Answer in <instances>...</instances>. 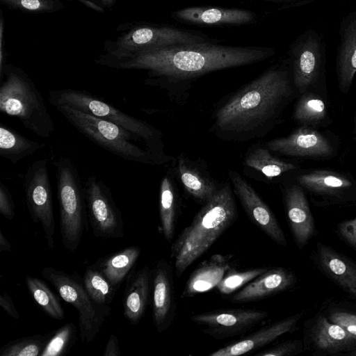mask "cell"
<instances>
[{
	"mask_svg": "<svg viewBox=\"0 0 356 356\" xmlns=\"http://www.w3.org/2000/svg\"><path fill=\"white\" fill-rule=\"evenodd\" d=\"M152 274L147 266L131 271L126 279L122 300L123 314L132 325L144 316L148 303Z\"/></svg>",
	"mask_w": 356,
	"mask_h": 356,
	"instance_id": "cell-22",
	"label": "cell"
},
{
	"mask_svg": "<svg viewBox=\"0 0 356 356\" xmlns=\"http://www.w3.org/2000/svg\"><path fill=\"white\" fill-rule=\"evenodd\" d=\"M171 17L195 25H245L254 23L256 14L248 10L210 6H192L175 10Z\"/></svg>",
	"mask_w": 356,
	"mask_h": 356,
	"instance_id": "cell-18",
	"label": "cell"
},
{
	"mask_svg": "<svg viewBox=\"0 0 356 356\" xmlns=\"http://www.w3.org/2000/svg\"><path fill=\"white\" fill-rule=\"evenodd\" d=\"M300 318V315L288 317L267 325L246 337L225 346L211 353L210 356H238L250 353L291 331Z\"/></svg>",
	"mask_w": 356,
	"mask_h": 356,
	"instance_id": "cell-19",
	"label": "cell"
},
{
	"mask_svg": "<svg viewBox=\"0 0 356 356\" xmlns=\"http://www.w3.org/2000/svg\"><path fill=\"white\" fill-rule=\"evenodd\" d=\"M356 339L341 326L321 318L314 332L316 345L323 350L338 348Z\"/></svg>",
	"mask_w": 356,
	"mask_h": 356,
	"instance_id": "cell-34",
	"label": "cell"
},
{
	"mask_svg": "<svg viewBox=\"0 0 356 356\" xmlns=\"http://www.w3.org/2000/svg\"><path fill=\"white\" fill-rule=\"evenodd\" d=\"M88 218L93 235L102 239L124 236V220L110 188L95 175L83 184Z\"/></svg>",
	"mask_w": 356,
	"mask_h": 356,
	"instance_id": "cell-11",
	"label": "cell"
},
{
	"mask_svg": "<svg viewBox=\"0 0 356 356\" xmlns=\"http://www.w3.org/2000/svg\"><path fill=\"white\" fill-rule=\"evenodd\" d=\"M296 350L293 342H285L274 347L262 350L257 354L259 356H284L291 355Z\"/></svg>",
	"mask_w": 356,
	"mask_h": 356,
	"instance_id": "cell-41",
	"label": "cell"
},
{
	"mask_svg": "<svg viewBox=\"0 0 356 356\" xmlns=\"http://www.w3.org/2000/svg\"><path fill=\"white\" fill-rule=\"evenodd\" d=\"M215 41L217 40L193 30L168 26H143L122 35L107 56L117 58L153 48Z\"/></svg>",
	"mask_w": 356,
	"mask_h": 356,
	"instance_id": "cell-10",
	"label": "cell"
},
{
	"mask_svg": "<svg viewBox=\"0 0 356 356\" xmlns=\"http://www.w3.org/2000/svg\"><path fill=\"white\" fill-rule=\"evenodd\" d=\"M76 337L74 324H65L49 338L40 356H60L65 354L74 345Z\"/></svg>",
	"mask_w": 356,
	"mask_h": 356,
	"instance_id": "cell-36",
	"label": "cell"
},
{
	"mask_svg": "<svg viewBox=\"0 0 356 356\" xmlns=\"http://www.w3.org/2000/svg\"><path fill=\"white\" fill-rule=\"evenodd\" d=\"M152 279V318L159 333L167 330L176 314L172 271L163 259L158 261L151 272Z\"/></svg>",
	"mask_w": 356,
	"mask_h": 356,
	"instance_id": "cell-16",
	"label": "cell"
},
{
	"mask_svg": "<svg viewBox=\"0 0 356 356\" xmlns=\"http://www.w3.org/2000/svg\"><path fill=\"white\" fill-rule=\"evenodd\" d=\"M140 254V248L131 245L99 259L94 264L116 288L126 280Z\"/></svg>",
	"mask_w": 356,
	"mask_h": 356,
	"instance_id": "cell-27",
	"label": "cell"
},
{
	"mask_svg": "<svg viewBox=\"0 0 356 356\" xmlns=\"http://www.w3.org/2000/svg\"><path fill=\"white\" fill-rule=\"evenodd\" d=\"M284 200L294 238L302 246L314 232V220L302 188L299 184L286 188Z\"/></svg>",
	"mask_w": 356,
	"mask_h": 356,
	"instance_id": "cell-24",
	"label": "cell"
},
{
	"mask_svg": "<svg viewBox=\"0 0 356 356\" xmlns=\"http://www.w3.org/2000/svg\"><path fill=\"white\" fill-rule=\"evenodd\" d=\"M268 270L267 268H254L245 270H238L232 267L216 286L222 294L228 295L245 286L258 275Z\"/></svg>",
	"mask_w": 356,
	"mask_h": 356,
	"instance_id": "cell-37",
	"label": "cell"
},
{
	"mask_svg": "<svg viewBox=\"0 0 356 356\" xmlns=\"http://www.w3.org/2000/svg\"><path fill=\"white\" fill-rule=\"evenodd\" d=\"M243 166L264 178L265 181H273L281 175L294 170L297 166L275 156L266 145L257 144L245 153Z\"/></svg>",
	"mask_w": 356,
	"mask_h": 356,
	"instance_id": "cell-25",
	"label": "cell"
},
{
	"mask_svg": "<svg viewBox=\"0 0 356 356\" xmlns=\"http://www.w3.org/2000/svg\"><path fill=\"white\" fill-rule=\"evenodd\" d=\"M327 115L325 102L318 95L304 92L297 102L293 112V119L305 126L321 123Z\"/></svg>",
	"mask_w": 356,
	"mask_h": 356,
	"instance_id": "cell-33",
	"label": "cell"
},
{
	"mask_svg": "<svg viewBox=\"0 0 356 356\" xmlns=\"http://www.w3.org/2000/svg\"><path fill=\"white\" fill-rule=\"evenodd\" d=\"M336 70L339 88L347 93L356 74V13L347 16L340 31Z\"/></svg>",
	"mask_w": 356,
	"mask_h": 356,
	"instance_id": "cell-20",
	"label": "cell"
},
{
	"mask_svg": "<svg viewBox=\"0 0 356 356\" xmlns=\"http://www.w3.org/2000/svg\"><path fill=\"white\" fill-rule=\"evenodd\" d=\"M0 213L11 220L15 216V203L8 187L0 181Z\"/></svg>",
	"mask_w": 356,
	"mask_h": 356,
	"instance_id": "cell-39",
	"label": "cell"
},
{
	"mask_svg": "<svg viewBox=\"0 0 356 356\" xmlns=\"http://www.w3.org/2000/svg\"><path fill=\"white\" fill-rule=\"evenodd\" d=\"M45 145L30 140L12 128L0 124V156L15 165L33 155Z\"/></svg>",
	"mask_w": 356,
	"mask_h": 356,
	"instance_id": "cell-29",
	"label": "cell"
},
{
	"mask_svg": "<svg viewBox=\"0 0 356 356\" xmlns=\"http://www.w3.org/2000/svg\"><path fill=\"white\" fill-rule=\"evenodd\" d=\"M330 319L356 337V314L347 312H334Z\"/></svg>",
	"mask_w": 356,
	"mask_h": 356,
	"instance_id": "cell-40",
	"label": "cell"
},
{
	"mask_svg": "<svg viewBox=\"0 0 356 356\" xmlns=\"http://www.w3.org/2000/svg\"><path fill=\"white\" fill-rule=\"evenodd\" d=\"M12 248L11 244L7 238L3 235L1 229L0 230V252H10Z\"/></svg>",
	"mask_w": 356,
	"mask_h": 356,
	"instance_id": "cell-45",
	"label": "cell"
},
{
	"mask_svg": "<svg viewBox=\"0 0 356 356\" xmlns=\"http://www.w3.org/2000/svg\"><path fill=\"white\" fill-rule=\"evenodd\" d=\"M25 283L32 298L44 313L56 320L64 319L65 313L59 300L44 282L26 275Z\"/></svg>",
	"mask_w": 356,
	"mask_h": 356,
	"instance_id": "cell-31",
	"label": "cell"
},
{
	"mask_svg": "<svg viewBox=\"0 0 356 356\" xmlns=\"http://www.w3.org/2000/svg\"><path fill=\"white\" fill-rule=\"evenodd\" d=\"M40 273L53 285L63 300L77 310L82 341H92L111 314L110 305L94 302L83 286V279L76 272L69 274L53 267H44Z\"/></svg>",
	"mask_w": 356,
	"mask_h": 356,
	"instance_id": "cell-8",
	"label": "cell"
},
{
	"mask_svg": "<svg viewBox=\"0 0 356 356\" xmlns=\"http://www.w3.org/2000/svg\"><path fill=\"white\" fill-rule=\"evenodd\" d=\"M27 209L33 221L41 225L49 249L54 248L55 220L48 161H33L23 175Z\"/></svg>",
	"mask_w": 356,
	"mask_h": 356,
	"instance_id": "cell-9",
	"label": "cell"
},
{
	"mask_svg": "<svg viewBox=\"0 0 356 356\" xmlns=\"http://www.w3.org/2000/svg\"><path fill=\"white\" fill-rule=\"evenodd\" d=\"M0 306L10 317L14 319H18L19 318V315L13 299L6 293H3L0 296Z\"/></svg>",
	"mask_w": 356,
	"mask_h": 356,
	"instance_id": "cell-43",
	"label": "cell"
},
{
	"mask_svg": "<svg viewBox=\"0 0 356 356\" xmlns=\"http://www.w3.org/2000/svg\"><path fill=\"white\" fill-rule=\"evenodd\" d=\"M59 206L60 232L65 248L74 252L87 227V206L79 172L67 156L55 162Z\"/></svg>",
	"mask_w": 356,
	"mask_h": 356,
	"instance_id": "cell-7",
	"label": "cell"
},
{
	"mask_svg": "<svg viewBox=\"0 0 356 356\" xmlns=\"http://www.w3.org/2000/svg\"><path fill=\"white\" fill-rule=\"evenodd\" d=\"M0 86V111L17 118L27 129L49 138L55 127L45 101L34 82L20 68L5 65Z\"/></svg>",
	"mask_w": 356,
	"mask_h": 356,
	"instance_id": "cell-4",
	"label": "cell"
},
{
	"mask_svg": "<svg viewBox=\"0 0 356 356\" xmlns=\"http://www.w3.org/2000/svg\"><path fill=\"white\" fill-rule=\"evenodd\" d=\"M175 171L185 191L200 203L204 204L211 198L220 185L211 176L204 161L193 160L184 153L178 155Z\"/></svg>",
	"mask_w": 356,
	"mask_h": 356,
	"instance_id": "cell-17",
	"label": "cell"
},
{
	"mask_svg": "<svg viewBox=\"0 0 356 356\" xmlns=\"http://www.w3.org/2000/svg\"><path fill=\"white\" fill-rule=\"evenodd\" d=\"M325 270L349 293L356 297V265L325 248L320 250Z\"/></svg>",
	"mask_w": 356,
	"mask_h": 356,
	"instance_id": "cell-30",
	"label": "cell"
},
{
	"mask_svg": "<svg viewBox=\"0 0 356 356\" xmlns=\"http://www.w3.org/2000/svg\"><path fill=\"white\" fill-rule=\"evenodd\" d=\"M237 208L230 181L220 185L171 248L177 277L200 258L235 220Z\"/></svg>",
	"mask_w": 356,
	"mask_h": 356,
	"instance_id": "cell-3",
	"label": "cell"
},
{
	"mask_svg": "<svg viewBox=\"0 0 356 356\" xmlns=\"http://www.w3.org/2000/svg\"><path fill=\"white\" fill-rule=\"evenodd\" d=\"M293 88L285 65L270 67L215 106L210 132L234 143L264 137L280 122Z\"/></svg>",
	"mask_w": 356,
	"mask_h": 356,
	"instance_id": "cell-2",
	"label": "cell"
},
{
	"mask_svg": "<svg viewBox=\"0 0 356 356\" xmlns=\"http://www.w3.org/2000/svg\"><path fill=\"white\" fill-rule=\"evenodd\" d=\"M48 100L55 106L65 104L82 112L106 120L131 132L145 145V149L163 164L172 160L165 154L163 134L147 122L131 116L111 104L89 92L75 89L51 90Z\"/></svg>",
	"mask_w": 356,
	"mask_h": 356,
	"instance_id": "cell-5",
	"label": "cell"
},
{
	"mask_svg": "<svg viewBox=\"0 0 356 356\" xmlns=\"http://www.w3.org/2000/svg\"><path fill=\"white\" fill-rule=\"evenodd\" d=\"M228 177L234 193L249 218L275 242L286 245L285 236L275 215L254 188L238 172L229 170Z\"/></svg>",
	"mask_w": 356,
	"mask_h": 356,
	"instance_id": "cell-14",
	"label": "cell"
},
{
	"mask_svg": "<svg viewBox=\"0 0 356 356\" xmlns=\"http://www.w3.org/2000/svg\"><path fill=\"white\" fill-rule=\"evenodd\" d=\"M232 267L230 256L220 254L212 255L191 273L181 298L193 297L216 287Z\"/></svg>",
	"mask_w": 356,
	"mask_h": 356,
	"instance_id": "cell-21",
	"label": "cell"
},
{
	"mask_svg": "<svg viewBox=\"0 0 356 356\" xmlns=\"http://www.w3.org/2000/svg\"><path fill=\"white\" fill-rule=\"evenodd\" d=\"M83 282L91 299L99 305H110L118 290L95 265L86 268Z\"/></svg>",
	"mask_w": 356,
	"mask_h": 356,
	"instance_id": "cell-32",
	"label": "cell"
},
{
	"mask_svg": "<svg viewBox=\"0 0 356 356\" xmlns=\"http://www.w3.org/2000/svg\"><path fill=\"white\" fill-rule=\"evenodd\" d=\"M120 355L118 338L115 334H111L103 353V356H120Z\"/></svg>",
	"mask_w": 356,
	"mask_h": 356,
	"instance_id": "cell-44",
	"label": "cell"
},
{
	"mask_svg": "<svg viewBox=\"0 0 356 356\" xmlns=\"http://www.w3.org/2000/svg\"><path fill=\"white\" fill-rule=\"evenodd\" d=\"M6 6L29 12H49L56 8L54 0H1Z\"/></svg>",
	"mask_w": 356,
	"mask_h": 356,
	"instance_id": "cell-38",
	"label": "cell"
},
{
	"mask_svg": "<svg viewBox=\"0 0 356 356\" xmlns=\"http://www.w3.org/2000/svg\"><path fill=\"white\" fill-rule=\"evenodd\" d=\"M268 314L266 311L254 309H218L193 315L191 320L202 326L204 334L223 339L246 332Z\"/></svg>",
	"mask_w": 356,
	"mask_h": 356,
	"instance_id": "cell-12",
	"label": "cell"
},
{
	"mask_svg": "<svg viewBox=\"0 0 356 356\" xmlns=\"http://www.w3.org/2000/svg\"><path fill=\"white\" fill-rule=\"evenodd\" d=\"M353 138L356 141V111L355 113L354 118H353Z\"/></svg>",
	"mask_w": 356,
	"mask_h": 356,
	"instance_id": "cell-46",
	"label": "cell"
},
{
	"mask_svg": "<svg viewBox=\"0 0 356 356\" xmlns=\"http://www.w3.org/2000/svg\"><path fill=\"white\" fill-rule=\"evenodd\" d=\"M49 334L26 337L9 341L0 349V356H38L42 352Z\"/></svg>",
	"mask_w": 356,
	"mask_h": 356,
	"instance_id": "cell-35",
	"label": "cell"
},
{
	"mask_svg": "<svg viewBox=\"0 0 356 356\" xmlns=\"http://www.w3.org/2000/svg\"><path fill=\"white\" fill-rule=\"evenodd\" d=\"M172 170L169 169L163 177L159 189L161 229L168 242H171L174 236L178 209L177 190Z\"/></svg>",
	"mask_w": 356,
	"mask_h": 356,
	"instance_id": "cell-28",
	"label": "cell"
},
{
	"mask_svg": "<svg viewBox=\"0 0 356 356\" xmlns=\"http://www.w3.org/2000/svg\"><path fill=\"white\" fill-rule=\"evenodd\" d=\"M216 42L157 47L117 58L104 56L97 63L119 70H145L146 85L165 90L171 101L182 105L202 76L257 63L275 54L272 47L227 46Z\"/></svg>",
	"mask_w": 356,
	"mask_h": 356,
	"instance_id": "cell-1",
	"label": "cell"
},
{
	"mask_svg": "<svg viewBox=\"0 0 356 356\" xmlns=\"http://www.w3.org/2000/svg\"><path fill=\"white\" fill-rule=\"evenodd\" d=\"M339 229L346 240L350 245L356 247V218L343 222Z\"/></svg>",
	"mask_w": 356,
	"mask_h": 356,
	"instance_id": "cell-42",
	"label": "cell"
},
{
	"mask_svg": "<svg viewBox=\"0 0 356 356\" xmlns=\"http://www.w3.org/2000/svg\"><path fill=\"white\" fill-rule=\"evenodd\" d=\"M259 1H271V2H289L293 0H259Z\"/></svg>",
	"mask_w": 356,
	"mask_h": 356,
	"instance_id": "cell-48",
	"label": "cell"
},
{
	"mask_svg": "<svg viewBox=\"0 0 356 356\" xmlns=\"http://www.w3.org/2000/svg\"><path fill=\"white\" fill-rule=\"evenodd\" d=\"M324 52L321 40L314 32L305 33L291 45V76L294 88L303 94L317 79Z\"/></svg>",
	"mask_w": 356,
	"mask_h": 356,
	"instance_id": "cell-13",
	"label": "cell"
},
{
	"mask_svg": "<svg viewBox=\"0 0 356 356\" xmlns=\"http://www.w3.org/2000/svg\"><path fill=\"white\" fill-rule=\"evenodd\" d=\"M79 133L108 152L125 160L145 165H162L131 132L106 120L82 112L65 104L54 106Z\"/></svg>",
	"mask_w": 356,
	"mask_h": 356,
	"instance_id": "cell-6",
	"label": "cell"
},
{
	"mask_svg": "<svg viewBox=\"0 0 356 356\" xmlns=\"http://www.w3.org/2000/svg\"><path fill=\"white\" fill-rule=\"evenodd\" d=\"M99 1L104 6H108L112 5L115 0H99Z\"/></svg>",
	"mask_w": 356,
	"mask_h": 356,
	"instance_id": "cell-47",
	"label": "cell"
},
{
	"mask_svg": "<svg viewBox=\"0 0 356 356\" xmlns=\"http://www.w3.org/2000/svg\"><path fill=\"white\" fill-rule=\"evenodd\" d=\"M297 183L311 193L323 195H339L353 186L344 175L327 170H316L301 174Z\"/></svg>",
	"mask_w": 356,
	"mask_h": 356,
	"instance_id": "cell-26",
	"label": "cell"
},
{
	"mask_svg": "<svg viewBox=\"0 0 356 356\" xmlns=\"http://www.w3.org/2000/svg\"><path fill=\"white\" fill-rule=\"evenodd\" d=\"M293 281L292 273L284 268L268 269L248 283L230 300L239 303L261 300L286 289Z\"/></svg>",
	"mask_w": 356,
	"mask_h": 356,
	"instance_id": "cell-23",
	"label": "cell"
},
{
	"mask_svg": "<svg viewBox=\"0 0 356 356\" xmlns=\"http://www.w3.org/2000/svg\"><path fill=\"white\" fill-rule=\"evenodd\" d=\"M275 154L293 157L329 158L334 150L329 139L309 126H302L291 134L272 139L265 144Z\"/></svg>",
	"mask_w": 356,
	"mask_h": 356,
	"instance_id": "cell-15",
	"label": "cell"
}]
</instances>
